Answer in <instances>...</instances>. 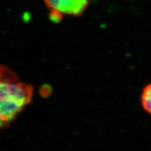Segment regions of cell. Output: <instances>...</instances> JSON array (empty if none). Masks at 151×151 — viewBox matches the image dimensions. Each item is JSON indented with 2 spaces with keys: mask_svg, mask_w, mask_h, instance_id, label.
I'll return each mask as SVG.
<instances>
[{
  "mask_svg": "<svg viewBox=\"0 0 151 151\" xmlns=\"http://www.w3.org/2000/svg\"><path fill=\"white\" fill-rule=\"evenodd\" d=\"M32 97V87L21 82L8 67L0 66V129L14 121Z\"/></svg>",
  "mask_w": 151,
  "mask_h": 151,
  "instance_id": "obj_1",
  "label": "cell"
},
{
  "mask_svg": "<svg viewBox=\"0 0 151 151\" xmlns=\"http://www.w3.org/2000/svg\"><path fill=\"white\" fill-rule=\"evenodd\" d=\"M50 18L58 21L65 16H79L89 6L90 0H43Z\"/></svg>",
  "mask_w": 151,
  "mask_h": 151,
  "instance_id": "obj_2",
  "label": "cell"
},
{
  "mask_svg": "<svg viewBox=\"0 0 151 151\" xmlns=\"http://www.w3.org/2000/svg\"><path fill=\"white\" fill-rule=\"evenodd\" d=\"M141 100L143 109L151 116V83L143 88Z\"/></svg>",
  "mask_w": 151,
  "mask_h": 151,
  "instance_id": "obj_3",
  "label": "cell"
}]
</instances>
